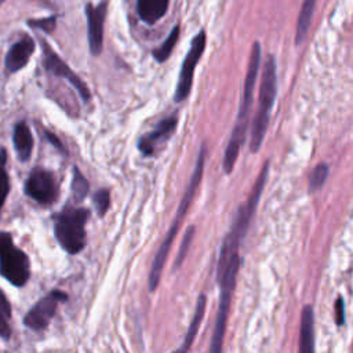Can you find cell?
Listing matches in <instances>:
<instances>
[{"label":"cell","mask_w":353,"mask_h":353,"mask_svg":"<svg viewBox=\"0 0 353 353\" xmlns=\"http://www.w3.org/2000/svg\"><path fill=\"white\" fill-rule=\"evenodd\" d=\"M259 63H261V44L256 41V43H254V46L251 48L236 124L233 127L230 139L228 142V146H226V150L223 154L222 165H223V171L226 174L232 172L234 163L239 157L240 149L244 145L245 138H247L248 119H250V113H251V108H252V98H254V90H255L258 72H259Z\"/></svg>","instance_id":"6da1fadb"},{"label":"cell","mask_w":353,"mask_h":353,"mask_svg":"<svg viewBox=\"0 0 353 353\" xmlns=\"http://www.w3.org/2000/svg\"><path fill=\"white\" fill-rule=\"evenodd\" d=\"M204 161H205V145H201L200 148V152L197 154V159H196V165H194V170H193V174L190 176V181L185 189V193H183V197L179 203V207L176 210V214H175V218L163 240V243L160 244L156 255H154V259L152 262V266H150V272H149V290L150 291H154L159 281H160V277H161V272H163V268H164V263H165V259H167V255H168V251L172 245V241L178 233V229H179V223L181 221L185 218L186 215V211L190 205V203L193 201V197H194V193L197 190V186L201 181V176H203V170H204Z\"/></svg>","instance_id":"7a4b0ae2"},{"label":"cell","mask_w":353,"mask_h":353,"mask_svg":"<svg viewBox=\"0 0 353 353\" xmlns=\"http://www.w3.org/2000/svg\"><path fill=\"white\" fill-rule=\"evenodd\" d=\"M277 92V74H276V61L269 55L263 65V72L259 85L258 97V109L251 125V139L250 149L252 153H256L263 142V138L268 131L269 119L272 114V108L274 105Z\"/></svg>","instance_id":"3957f363"},{"label":"cell","mask_w":353,"mask_h":353,"mask_svg":"<svg viewBox=\"0 0 353 353\" xmlns=\"http://www.w3.org/2000/svg\"><path fill=\"white\" fill-rule=\"evenodd\" d=\"M90 212L83 207L66 205L55 215V237L69 254H79L85 245V222Z\"/></svg>","instance_id":"277c9868"},{"label":"cell","mask_w":353,"mask_h":353,"mask_svg":"<svg viewBox=\"0 0 353 353\" xmlns=\"http://www.w3.org/2000/svg\"><path fill=\"white\" fill-rule=\"evenodd\" d=\"M0 274L15 287H22L30 274L26 254L14 244L7 232H0Z\"/></svg>","instance_id":"5b68a950"},{"label":"cell","mask_w":353,"mask_h":353,"mask_svg":"<svg viewBox=\"0 0 353 353\" xmlns=\"http://www.w3.org/2000/svg\"><path fill=\"white\" fill-rule=\"evenodd\" d=\"M205 43H207V36L204 30H200L192 40L189 51L185 55V59L182 62L181 66V72H179V77H178V83H176V88H175V94H174V101L175 102H181L183 99L188 98V95L190 94L192 90V84H193V74H194V69L205 50Z\"/></svg>","instance_id":"8992f818"},{"label":"cell","mask_w":353,"mask_h":353,"mask_svg":"<svg viewBox=\"0 0 353 353\" xmlns=\"http://www.w3.org/2000/svg\"><path fill=\"white\" fill-rule=\"evenodd\" d=\"M66 299H68V295L59 290H54L48 292L39 302H36L30 307V310L25 314L23 324L33 331L46 330L51 319L54 317L58 305L65 302Z\"/></svg>","instance_id":"52a82bcc"},{"label":"cell","mask_w":353,"mask_h":353,"mask_svg":"<svg viewBox=\"0 0 353 353\" xmlns=\"http://www.w3.org/2000/svg\"><path fill=\"white\" fill-rule=\"evenodd\" d=\"M25 193L39 204L48 205L58 197L54 175L43 168H34L25 182Z\"/></svg>","instance_id":"ba28073f"},{"label":"cell","mask_w":353,"mask_h":353,"mask_svg":"<svg viewBox=\"0 0 353 353\" xmlns=\"http://www.w3.org/2000/svg\"><path fill=\"white\" fill-rule=\"evenodd\" d=\"M43 48H44V66H46V69L50 70L51 73H54L55 76H59V77L68 80L74 87V90L80 94L81 99L84 102H88L91 99V94H90V90L85 85V83L46 43L43 44Z\"/></svg>","instance_id":"9c48e42d"},{"label":"cell","mask_w":353,"mask_h":353,"mask_svg":"<svg viewBox=\"0 0 353 353\" xmlns=\"http://www.w3.org/2000/svg\"><path fill=\"white\" fill-rule=\"evenodd\" d=\"M176 124L178 117L175 114L160 120L150 132L141 137V139L138 141V149L141 150V153L143 156H152L160 145L165 143L172 137Z\"/></svg>","instance_id":"30bf717a"},{"label":"cell","mask_w":353,"mask_h":353,"mask_svg":"<svg viewBox=\"0 0 353 353\" xmlns=\"http://www.w3.org/2000/svg\"><path fill=\"white\" fill-rule=\"evenodd\" d=\"M106 1L94 6L88 3L85 6L87 22H88V44L92 55H99L103 43V23L106 17Z\"/></svg>","instance_id":"8fae6325"},{"label":"cell","mask_w":353,"mask_h":353,"mask_svg":"<svg viewBox=\"0 0 353 353\" xmlns=\"http://www.w3.org/2000/svg\"><path fill=\"white\" fill-rule=\"evenodd\" d=\"M33 51H34V41L29 36L17 41L8 50V52L6 55L7 70L14 73V72H18L19 69H22L28 63Z\"/></svg>","instance_id":"7c38bea8"},{"label":"cell","mask_w":353,"mask_h":353,"mask_svg":"<svg viewBox=\"0 0 353 353\" xmlns=\"http://www.w3.org/2000/svg\"><path fill=\"white\" fill-rule=\"evenodd\" d=\"M314 350V313L310 305H306L301 313L299 352L312 353Z\"/></svg>","instance_id":"4fadbf2b"},{"label":"cell","mask_w":353,"mask_h":353,"mask_svg":"<svg viewBox=\"0 0 353 353\" xmlns=\"http://www.w3.org/2000/svg\"><path fill=\"white\" fill-rule=\"evenodd\" d=\"M168 3L170 0H137V11L145 23L153 25L164 17Z\"/></svg>","instance_id":"5bb4252c"},{"label":"cell","mask_w":353,"mask_h":353,"mask_svg":"<svg viewBox=\"0 0 353 353\" xmlns=\"http://www.w3.org/2000/svg\"><path fill=\"white\" fill-rule=\"evenodd\" d=\"M12 142H14V148L18 154V159L21 161H28L30 159L32 149H33V138H32V132L25 121H19L14 127Z\"/></svg>","instance_id":"9a60e30c"},{"label":"cell","mask_w":353,"mask_h":353,"mask_svg":"<svg viewBox=\"0 0 353 353\" xmlns=\"http://www.w3.org/2000/svg\"><path fill=\"white\" fill-rule=\"evenodd\" d=\"M205 306H207V296L204 294H200L199 298H197V302H196V307H194V313H193V317H192V321L189 324V328H188V332L185 335V339H183V343L181 345V347L178 349V352H186L190 349L196 335H197V331H199V327L201 324V320L204 319V313H205Z\"/></svg>","instance_id":"2e32d148"},{"label":"cell","mask_w":353,"mask_h":353,"mask_svg":"<svg viewBox=\"0 0 353 353\" xmlns=\"http://www.w3.org/2000/svg\"><path fill=\"white\" fill-rule=\"evenodd\" d=\"M316 3L317 0H303L299 15H298V22H296V34H295V43L296 46H299L310 28V22H312V17L316 8Z\"/></svg>","instance_id":"e0dca14e"},{"label":"cell","mask_w":353,"mask_h":353,"mask_svg":"<svg viewBox=\"0 0 353 353\" xmlns=\"http://www.w3.org/2000/svg\"><path fill=\"white\" fill-rule=\"evenodd\" d=\"M10 319H11V306L4 292L0 290V338L3 339H8L11 335Z\"/></svg>","instance_id":"ac0fdd59"},{"label":"cell","mask_w":353,"mask_h":353,"mask_svg":"<svg viewBox=\"0 0 353 353\" xmlns=\"http://www.w3.org/2000/svg\"><path fill=\"white\" fill-rule=\"evenodd\" d=\"M178 36H179V26H174V29L170 32V34L164 40V43L153 51V57L157 62H164L171 55V51L176 44Z\"/></svg>","instance_id":"d6986e66"},{"label":"cell","mask_w":353,"mask_h":353,"mask_svg":"<svg viewBox=\"0 0 353 353\" xmlns=\"http://www.w3.org/2000/svg\"><path fill=\"white\" fill-rule=\"evenodd\" d=\"M6 160H7L6 149H0V210L6 201V197L10 190V181H8L7 170H6Z\"/></svg>","instance_id":"ffe728a7"},{"label":"cell","mask_w":353,"mask_h":353,"mask_svg":"<svg viewBox=\"0 0 353 353\" xmlns=\"http://www.w3.org/2000/svg\"><path fill=\"white\" fill-rule=\"evenodd\" d=\"M72 192L76 200H83L88 193V181L83 176V174L74 167L73 168V181H72Z\"/></svg>","instance_id":"44dd1931"},{"label":"cell","mask_w":353,"mask_h":353,"mask_svg":"<svg viewBox=\"0 0 353 353\" xmlns=\"http://www.w3.org/2000/svg\"><path fill=\"white\" fill-rule=\"evenodd\" d=\"M328 172H330L328 165H327L325 163H320V164L312 171V174H310V178H309V189H310V190H317V189H320V188L324 185V182H325V179H327V176H328Z\"/></svg>","instance_id":"7402d4cb"},{"label":"cell","mask_w":353,"mask_h":353,"mask_svg":"<svg viewBox=\"0 0 353 353\" xmlns=\"http://www.w3.org/2000/svg\"><path fill=\"white\" fill-rule=\"evenodd\" d=\"M193 236H194V226L190 225V226H188V229H186V232L182 237V243L179 245V250H178V254H176V258H175V262H174L175 269H178L182 265V262H183V259L188 254V250L190 247V243L193 240Z\"/></svg>","instance_id":"603a6c76"},{"label":"cell","mask_w":353,"mask_h":353,"mask_svg":"<svg viewBox=\"0 0 353 353\" xmlns=\"http://www.w3.org/2000/svg\"><path fill=\"white\" fill-rule=\"evenodd\" d=\"M92 203H94V205H95V208H97V212H98L101 216H103V215L106 214L109 205H110V194H109V190H106V189L98 190V192L94 194V197H92Z\"/></svg>","instance_id":"cb8c5ba5"},{"label":"cell","mask_w":353,"mask_h":353,"mask_svg":"<svg viewBox=\"0 0 353 353\" xmlns=\"http://www.w3.org/2000/svg\"><path fill=\"white\" fill-rule=\"evenodd\" d=\"M55 18L50 17V18H44V19H34V21H29V25L36 28V29H41L47 33H51L55 28Z\"/></svg>","instance_id":"d4e9b609"},{"label":"cell","mask_w":353,"mask_h":353,"mask_svg":"<svg viewBox=\"0 0 353 353\" xmlns=\"http://www.w3.org/2000/svg\"><path fill=\"white\" fill-rule=\"evenodd\" d=\"M334 307H335V323H336V325H343V323H345V303H343L342 296L336 298Z\"/></svg>","instance_id":"484cf974"},{"label":"cell","mask_w":353,"mask_h":353,"mask_svg":"<svg viewBox=\"0 0 353 353\" xmlns=\"http://www.w3.org/2000/svg\"><path fill=\"white\" fill-rule=\"evenodd\" d=\"M46 134H47V138L52 142V145H54V146H57L59 150H62V152H63V148H62L61 142L58 141V138H57V137H54L51 132H46Z\"/></svg>","instance_id":"4316f807"},{"label":"cell","mask_w":353,"mask_h":353,"mask_svg":"<svg viewBox=\"0 0 353 353\" xmlns=\"http://www.w3.org/2000/svg\"><path fill=\"white\" fill-rule=\"evenodd\" d=\"M4 1H6V0H0V6H1Z\"/></svg>","instance_id":"83f0119b"}]
</instances>
